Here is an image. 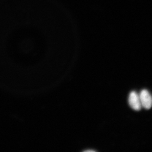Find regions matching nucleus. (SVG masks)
<instances>
[{
  "mask_svg": "<svg viewBox=\"0 0 152 152\" xmlns=\"http://www.w3.org/2000/svg\"><path fill=\"white\" fill-rule=\"evenodd\" d=\"M129 102L130 107L136 111H140L142 108L140 97L135 91H132L129 95Z\"/></svg>",
  "mask_w": 152,
  "mask_h": 152,
  "instance_id": "nucleus-1",
  "label": "nucleus"
},
{
  "mask_svg": "<svg viewBox=\"0 0 152 152\" xmlns=\"http://www.w3.org/2000/svg\"><path fill=\"white\" fill-rule=\"evenodd\" d=\"M140 99L142 106L146 109H151L152 106V96L148 91L143 90L140 92Z\"/></svg>",
  "mask_w": 152,
  "mask_h": 152,
  "instance_id": "nucleus-2",
  "label": "nucleus"
}]
</instances>
